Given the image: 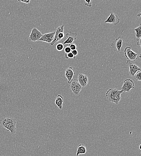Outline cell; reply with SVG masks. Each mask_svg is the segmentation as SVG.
Listing matches in <instances>:
<instances>
[{
	"label": "cell",
	"mask_w": 141,
	"mask_h": 156,
	"mask_svg": "<svg viewBox=\"0 0 141 156\" xmlns=\"http://www.w3.org/2000/svg\"><path fill=\"white\" fill-rule=\"evenodd\" d=\"M78 80L79 83L82 87L86 86L88 82L87 76L82 74H80L78 75Z\"/></svg>",
	"instance_id": "4fadbf2b"
},
{
	"label": "cell",
	"mask_w": 141,
	"mask_h": 156,
	"mask_svg": "<svg viewBox=\"0 0 141 156\" xmlns=\"http://www.w3.org/2000/svg\"><path fill=\"white\" fill-rule=\"evenodd\" d=\"M134 88L133 81L130 79H127L124 81L121 90L123 92H129L131 89H133Z\"/></svg>",
	"instance_id": "52a82bcc"
},
{
	"label": "cell",
	"mask_w": 141,
	"mask_h": 156,
	"mask_svg": "<svg viewBox=\"0 0 141 156\" xmlns=\"http://www.w3.org/2000/svg\"><path fill=\"white\" fill-rule=\"evenodd\" d=\"M69 86L70 91L76 95H78L83 88L77 79L73 80L70 84Z\"/></svg>",
	"instance_id": "277c9868"
},
{
	"label": "cell",
	"mask_w": 141,
	"mask_h": 156,
	"mask_svg": "<svg viewBox=\"0 0 141 156\" xmlns=\"http://www.w3.org/2000/svg\"><path fill=\"white\" fill-rule=\"evenodd\" d=\"M56 48L57 51H61L64 48V45L61 43H58L56 45Z\"/></svg>",
	"instance_id": "d6986e66"
},
{
	"label": "cell",
	"mask_w": 141,
	"mask_h": 156,
	"mask_svg": "<svg viewBox=\"0 0 141 156\" xmlns=\"http://www.w3.org/2000/svg\"><path fill=\"white\" fill-rule=\"evenodd\" d=\"M126 64L128 65L129 68L128 74L132 77H133L134 75L138 71H141L140 68L135 64L132 62L127 60Z\"/></svg>",
	"instance_id": "ba28073f"
},
{
	"label": "cell",
	"mask_w": 141,
	"mask_h": 156,
	"mask_svg": "<svg viewBox=\"0 0 141 156\" xmlns=\"http://www.w3.org/2000/svg\"><path fill=\"white\" fill-rule=\"evenodd\" d=\"M137 44L138 46H141V39H139L137 42Z\"/></svg>",
	"instance_id": "484cf974"
},
{
	"label": "cell",
	"mask_w": 141,
	"mask_h": 156,
	"mask_svg": "<svg viewBox=\"0 0 141 156\" xmlns=\"http://www.w3.org/2000/svg\"><path fill=\"white\" fill-rule=\"evenodd\" d=\"M134 79L137 81H141V71H138L134 75Z\"/></svg>",
	"instance_id": "ac0fdd59"
},
{
	"label": "cell",
	"mask_w": 141,
	"mask_h": 156,
	"mask_svg": "<svg viewBox=\"0 0 141 156\" xmlns=\"http://www.w3.org/2000/svg\"><path fill=\"white\" fill-rule=\"evenodd\" d=\"M17 122L15 118L11 117H3L0 121L1 126L8 131H10L11 134L16 132Z\"/></svg>",
	"instance_id": "6da1fadb"
},
{
	"label": "cell",
	"mask_w": 141,
	"mask_h": 156,
	"mask_svg": "<svg viewBox=\"0 0 141 156\" xmlns=\"http://www.w3.org/2000/svg\"><path fill=\"white\" fill-rule=\"evenodd\" d=\"M140 146H141V145H140V146H139V149H140V150H141V148H140Z\"/></svg>",
	"instance_id": "4316f807"
},
{
	"label": "cell",
	"mask_w": 141,
	"mask_h": 156,
	"mask_svg": "<svg viewBox=\"0 0 141 156\" xmlns=\"http://www.w3.org/2000/svg\"><path fill=\"white\" fill-rule=\"evenodd\" d=\"M64 50L66 54H67L71 52L72 50L69 46L66 47L64 48Z\"/></svg>",
	"instance_id": "603a6c76"
},
{
	"label": "cell",
	"mask_w": 141,
	"mask_h": 156,
	"mask_svg": "<svg viewBox=\"0 0 141 156\" xmlns=\"http://www.w3.org/2000/svg\"><path fill=\"white\" fill-rule=\"evenodd\" d=\"M75 73L72 67L66 68L65 71V76L68 80L69 84H70L73 80V77Z\"/></svg>",
	"instance_id": "5bb4252c"
},
{
	"label": "cell",
	"mask_w": 141,
	"mask_h": 156,
	"mask_svg": "<svg viewBox=\"0 0 141 156\" xmlns=\"http://www.w3.org/2000/svg\"><path fill=\"white\" fill-rule=\"evenodd\" d=\"M43 34L36 28H33L29 35V41L35 42L38 41L42 36Z\"/></svg>",
	"instance_id": "8992f818"
},
{
	"label": "cell",
	"mask_w": 141,
	"mask_h": 156,
	"mask_svg": "<svg viewBox=\"0 0 141 156\" xmlns=\"http://www.w3.org/2000/svg\"><path fill=\"white\" fill-rule=\"evenodd\" d=\"M85 5L89 7H91L92 6V1L90 0H85Z\"/></svg>",
	"instance_id": "7402d4cb"
},
{
	"label": "cell",
	"mask_w": 141,
	"mask_h": 156,
	"mask_svg": "<svg viewBox=\"0 0 141 156\" xmlns=\"http://www.w3.org/2000/svg\"><path fill=\"white\" fill-rule=\"evenodd\" d=\"M136 33V40L138 41L141 38V24H139V26L133 29Z\"/></svg>",
	"instance_id": "e0dca14e"
},
{
	"label": "cell",
	"mask_w": 141,
	"mask_h": 156,
	"mask_svg": "<svg viewBox=\"0 0 141 156\" xmlns=\"http://www.w3.org/2000/svg\"><path fill=\"white\" fill-rule=\"evenodd\" d=\"M69 47L72 50H77V47L76 45L73 43L69 44Z\"/></svg>",
	"instance_id": "44dd1931"
},
{
	"label": "cell",
	"mask_w": 141,
	"mask_h": 156,
	"mask_svg": "<svg viewBox=\"0 0 141 156\" xmlns=\"http://www.w3.org/2000/svg\"><path fill=\"white\" fill-rule=\"evenodd\" d=\"M123 92L121 90L111 88L107 91L106 96L109 102L118 104L121 99V95Z\"/></svg>",
	"instance_id": "7a4b0ae2"
},
{
	"label": "cell",
	"mask_w": 141,
	"mask_h": 156,
	"mask_svg": "<svg viewBox=\"0 0 141 156\" xmlns=\"http://www.w3.org/2000/svg\"><path fill=\"white\" fill-rule=\"evenodd\" d=\"M77 34L75 32H70L67 33L66 34V39L62 41V44L64 45L66 44H70L73 43L74 41L77 39Z\"/></svg>",
	"instance_id": "8fae6325"
},
{
	"label": "cell",
	"mask_w": 141,
	"mask_h": 156,
	"mask_svg": "<svg viewBox=\"0 0 141 156\" xmlns=\"http://www.w3.org/2000/svg\"><path fill=\"white\" fill-rule=\"evenodd\" d=\"M71 52L74 56H77L78 54V52L77 50H72Z\"/></svg>",
	"instance_id": "cb8c5ba5"
},
{
	"label": "cell",
	"mask_w": 141,
	"mask_h": 156,
	"mask_svg": "<svg viewBox=\"0 0 141 156\" xmlns=\"http://www.w3.org/2000/svg\"><path fill=\"white\" fill-rule=\"evenodd\" d=\"M65 58L67 59L72 58L75 59V56H74L71 52L67 54H65Z\"/></svg>",
	"instance_id": "ffe728a7"
},
{
	"label": "cell",
	"mask_w": 141,
	"mask_h": 156,
	"mask_svg": "<svg viewBox=\"0 0 141 156\" xmlns=\"http://www.w3.org/2000/svg\"><path fill=\"white\" fill-rule=\"evenodd\" d=\"M64 24H63L58 27L55 30V33L54 38L53 41L49 44L52 46L63 39L64 37Z\"/></svg>",
	"instance_id": "3957f363"
},
{
	"label": "cell",
	"mask_w": 141,
	"mask_h": 156,
	"mask_svg": "<svg viewBox=\"0 0 141 156\" xmlns=\"http://www.w3.org/2000/svg\"><path fill=\"white\" fill-rule=\"evenodd\" d=\"M86 152L85 146L83 144L79 145L77 148L76 156H78L79 154H85Z\"/></svg>",
	"instance_id": "2e32d148"
},
{
	"label": "cell",
	"mask_w": 141,
	"mask_h": 156,
	"mask_svg": "<svg viewBox=\"0 0 141 156\" xmlns=\"http://www.w3.org/2000/svg\"><path fill=\"white\" fill-rule=\"evenodd\" d=\"M123 38L119 36L111 44V46L115 48L118 52H120V49L122 46Z\"/></svg>",
	"instance_id": "7c38bea8"
},
{
	"label": "cell",
	"mask_w": 141,
	"mask_h": 156,
	"mask_svg": "<svg viewBox=\"0 0 141 156\" xmlns=\"http://www.w3.org/2000/svg\"><path fill=\"white\" fill-rule=\"evenodd\" d=\"M124 52L125 56L127 60L134 62L137 60L138 53L132 51L130 47L127 46L125 47Z\"/></svg>",
	"instance_id": "5b68a950"
},
{
	"label": "cell",
	"mask_w": 141,
	"mask_h": 156,
	"mask_svg": "<svg viewBox=\"0 0 141 156\" xmlns=\"http://www.w3.org/2000/svg\"><path fill=\"white\" fill-rule=\"evenodd\" d=\"M63 101V98L61 95L59 94L57 95L56 98L55 103L60 110L62 108V104Z\"/></svg>",
	"instance_id": "9a60e30c"
},
{
	"label": "cell",
	"mask_w": 141,
	"mask_h": 156,
	"mask_svg": "<svg viewBox=\"0 0 141 156\" xmlns=\"http://www.w3.org/2000/svg\"><path fill=\"white\" fill-rule=\"evenodd\" d=\"M55 31L44 34L42 35L41 38L38 41L47 42L48 44L51 43L54 40Z\"/></svg>",
	"instance_id": "9c48e42d"
},
{
	"label": "cell",
	"mask_w": 141,
	"mask_h": 156,
	"mask_svg": "<svg viewBox=\"0 0 141 156\" xmlns=\"http://www.w3.org/2000/svg\"><path fill=\"white\" fill-rule=\"evenodd\" d=\"M18 1L20 2H23L25 3L29 4V3L31 1L30 0H18Z\"/></svg>",
	"instance_id": "d4e9b609"
},
{
	"label": "cell",
	"mask_w": 141,
	"mask_h": 156,
	"mask_svg": "<svg viewBox=\"0 0 141 156\" xmlns=\"http://www.w3.org/2000/svg\"><path fill=\"white\" fill-rule=\"evenodd\" d=\"M120 21V18L118 15L113 12H111L110 15L105 21V23H109L116 25L118 24Z\"/></svg>",
	"instance_id": "30bf717a"
}]
</instances>
